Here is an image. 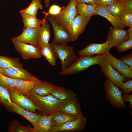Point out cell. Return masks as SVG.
Segmentation results:
<instances>
[{
  "mask_svg": "<svg viewBox=\"0 0 132 132\" xmlns=\"http://www.w3.org/2000/svg\"><path fill=\"white\" fill-rule=\"evenodd\" d=\"M60 111L77 118L84 117L81 110L80 104L76 97L66 101Z\"/></svg>",
  "mask_w": 132,
  "mask_h": 132,
  "instance_id": "obj_18",
  "label": "cell"
},
{
  "mask_svg": "<svg viewBox=\"0 0 132 132\" xmlns=\"http://www.w3.org/2000/svg\"><path fill=\"white\" fill-rule=\"evenodd\" d=\"M41 0H32L29 6L25 9L21 11L20 13L29 15L36 16L38 10L43 9L41 4Z\"/></svg>",
  "mask_w": 132,
  "mask_h": 132,
  "instance_id": "obj_32",
  "label": "cell"
},
{
  "mask_svg": "<svg viewBox=\"0 0 132 132\" xmlns=\"http://www.w3.org/2000/svg\"><path fill=\"white\" fill-rule=\"evenodd\" d=\"M1 70L2 74L10 78L25 80H30L38 78L22 68L11 67L1 68Z\"/></svg>",
  "mask_w": 132,
  "mask_h": 132,
  "instance_id": "obj_15",
  "label": "cell"
},
{
  "mask_svg": "<svg viewBox=\"0 0 132 132\" xmlns=\"http://www.w3.org/2000/svg\"><path fill=\"white\" fill-rule=\"evenodd\" d=\"M121 88L123 93L130 94L132 91V80L128 79L125 82H122Z\"/></svg>",
  "mask_w": 132,
  "mask_h": 132,
  "instance_id": "obj_37",
  "label": "cell"
},
{
  "mask_svg": "<svg viewBox=\"0 0 132 132\" xmlns=\"http://www.w3.org/2000/svg\"><path fill=\"white\" fill-rule=\"evenodd\" d=\"M106 98L113 106L119 109L126 108L122 98V90L115 86L111 82L106 79L104 84Z\"/></svg>",
  "mask_w": 132,
  "mask_h": 132,
  "instance_id": "obj_5",
  "label": "cell"
},
{
  "mask_svg": "<svg viewBox=\"0 0 132 132\" xmlns=\"http://www.w3.org/2000/svg\"><path fill=\"white\" fill-rule=\"evenodd\" d=\"M50 44L61 61L62 70L67 68L78 58L73 46L60 44L53 42Z\"/></svg>",
  "mask_w": 132,
  "mask_h": 132,
  "instance_id": "obj_4",
  "label": "cell"
},
{
  "mask_svg": "<svg viewBox=\"0 0 132 132\" xmlns=\"http://www.w3.org/2000/svg\"><path fill=\"white\" fill-rule=\"evenodd\" d=\"M117 2V0H97L95 4L97 5L106 7Z\"/></svg>",
  "mask_w": 132,
  "mask_h": 132,
  "instance_id": "obj_40",
  "label": "cell"
},
{
  "mask_svg": "<svg viewBox=\"0 0 132 132\" xmlns=\"http://www.w3.org/2000/svg\"><path fill=\"white\" fill-rule=\"evenodd\" d=\"M2 70L1 68L0 67V74H1Z\"/></svg>",
  "mask_w": 132,
  "mask_h": 132,
  "instance_id": "obj_47",
  "label": "cell"
},
{
  "mask_svg": "<svg viewBox=\"0 0 132 132\" xmlns=\"http://www.w3.org/2000/svg\"><path fill=\"white\" fill-rule=\"evenodd\" d=\"M54 115H42L37 126L33 128L34 132H49L51 128V119Z\"/></svg>",
  "mask_w": 132,
  "mask_h": 132,
  "instance_id": "obj_27",
  "label": "cell"
},
{
  "mask_svg": "<svg viewBox=\"0 0 132 132\" xmlns=\"http://www.w3.org/2000/svg\"><path fill=\"white\" fill-rule=\"evenodd\" d=\"M0 103L6 108L12 104L8 89L0 84Z\"/></svg>",
  "mask_w": 132,
  "mask_h": 132,
  "instance_id": "obj_33",
  "label": "cell"
},
{
  "mask_svg": "<svg viewBox=\"0 0 132 132\" xmlns=\"http://www.w3.org/2000/svg\"><path fill=\"white\" fill-rule=\"evenodd\" d=\"M128 30L129 39L117 47V50L119 52H122L132 48V27H129Z\"/></svg>",
  "mask_w": 132,
  "mask_h": 132,
  "instance_id": "obj_34",
  "label": "cell"
},
{
  "mask_svg": "<svg viewBox=\"0 0 132 132\" xmlns=\"http://www.w3.org/2000/svg\"><path fill=\"white\" fill-rule=\"evenodd\" d=\"M42 26L39 28L38 38V46H42L49 44L51 36L50 27L49 24L44 18L42 20Z\"/></svg>",
  "mask_w": 132,
  "mask_h": 132,
  "instance_id": "obj_21",
  "label": "cell"
},
{
  "mask_svg": "<svg viewBox=\"0 0 132 132\" xmlns=\"http://www.w3.org/2000/svg\"><path fill=\"white\" fill-rule=\"evenodd\" d=\"M129 39L128 30H125L110 27L108 33L106 41L112 48L117 47Z\"/></svg>",
  "mask_w": 132,
  "mask_h": 132,
  "instance_id": "obj_10",
  "label": "cell"
},
{
  "mask_svg": "<svg viewBox=\"0 0 132 132\" xmlns=\"http://www.w3.org/2000/svg\"><path fill=\"white\" fill-rule=\"evenodd\" d=\"M112 48L106 41L101 44L91 43L79 51L78 55L81 56H92L95 55H106L110 53Z\"/></svg>",
  "mask_w": 132,
  "mask_h": 132,
  "instance_id": "obj_11",
  "label": "cell"
},
{
  "mask_svg": "<svg viewBox=\"0 0 132 132\" xmlns=\"http://www.w3.org/2000/svg\"><path fill=\"white\" fill-rule=\"evenodd\" d=\"M96 6L95 3L87 5L84 3L77 4V9L79 15L83 18L91 17L95 15V9Z\"/></svg>",
  "mask_w": 132,
  "mask_h": 132,
  "instance_id": "obj_28",
  "label": "cell"
},
{
  "mask_svg": "<svg viewBox=\"0 0 132 132\" xmlns=\"http://www.w3.org/2000/svg\"><path fill=\"white\" fill-rule=\"evenodd\" d=\"M12 42L15 49L24 59L39 58L42 56L38 46L17 41Z\"/></svg>",
  "mask_w": 132,
  "mask_h": 132,
  "instance_id": "obj_8",
  "label": "cell"
},
{
  "mask_svg": "<svg viewBox=\"0 0 132 132\" xmlns=\"http://www.w3.org/2000/svg\"><path fill=\"white\" fill-rule=\"evenodd\" d=\"M31 99L39 110L44 114H53L60 111L61 107L66 101L59 100L50 94L43 96H40L30 91L26 96Z\"/></svg>",
  "mask_w": 132,
  "mask_h": 132,
  "instance_id": "obj_1",
  "label": "cell"
},
{
  "mask_svg": "<svg viewBox=\"0 0 132 132\" xmlns=\"http://www.w3.org/2000/svg\"><path fill=\"white\" fill-rule=\"evenodd\" d=\"M44 18L50 22L54 33L53 42L62 45H67L69 42L72 41L69 33L49 15H45Z\"/></svg>",
  "mask_w": 132,
  "mask_h": 132,
  "instance_id": "obj_7",
  "label": "cell"
},
{
  "mask_svg": "<svg viewBox=\"0 0 132 132\" xmlns=\"http://www.w3.org/2000/svg\"><path fill=\"white\" fill-rule=\"evenodd\" d=\"M0 84L8 88H15V80L13 78L6 77L0 74Z\"/></svg>",
  "mask_w": 132,
  "mask_h": 132,
  "instance_id": "obj_35",
  "label": "cell"
},
{
  "mask_svg": "<svg viewBox=\"0 0 132 132\" xmlns=\"http://www.w3.org/2000/svg\"><path fill=\"white\" fill-rule=\"evenodd\" d=\"M127 5V12L132 11V0L126 1Z\"/></svg>",
  "mask_w": 132,
  "mask_h": 132,
  "instance_id": "obj_42",
  "label": "cell"
},
{
  "mask_svg": "<svg viewBox=\"0 0 132 132\" xmlns=\"http://www.w3.org/2000/svg\"><path fill=\"white\" fill-rule=\"evenodd\" d=\"M95 14L105 18L114 28L123 29L125 27L119 19L114 17L109 12L105 7L96 5Z\"/></svg>",
  "mask_w": 132,
  "mask_h": 132,
  "instance_id": "obj_19",
  "label": "cell"
},
{
  "mask_svg": "<svg viewBox=\"0 0 132 132\" xmlns=\"http://www.w3.org/2000/svg\"><path fill=\"white\" fill-rule=\"evenodd\" d=\"M101 72L107 79L115 86L121 90V86L122 82L127 80L111 66L107 60L102 65H99Z\"/></svg>",
  "mask_w": 132,
  "mask_h": 132,
  "instance_id": "obj_12",
  "label": "cell"
},
{
  "mask_svg": "<svg viewBox=\"0 0 132 132\" xmlns=\"http://www.w3.org/2000/svg\"><path fill=\"white\" fill-rule=\"evenodd\" d=\"M39 28H23L20 35L12 38V41H17L38 46Z\"/></svg>",
  "mask_w": 132,
  "mask_h": 132,
  "instance_id": "obj_13",
  "label": "cell"
},
{
  "mask_svg": "<svg viewBox=\"0 0 132 132\" xmlns=\"http://www.w3.org/2000/svg\"><path fill=\"white\" fill-rule=\"evenodd\" d=\"M107 60L106 55H97L95 56H81L78 57L67 68L62 70L61 75H69L83 71L90 66L103 64Z\"/></svg>",
  "mask_w": 132,
  "mask_h": 132,
  "instance_id": "obj_2",
  "label": "cell"
},
{
  "mask_svg": "<svg viewBox=\"0 0 132 132\" xmlns=\"http://www.w3.org/2000/svg\"><path fill=\"white\" fill-rule=\"evenodd\" d=\"M39 48L42 55L45 57L51 66H55L58 57L50 44L49 43Z\"/></svg>",
  "mask_w": 132,
  "mask_h": 132,
  "instance_id": "obj_26",
  "label": "cell"
},
{
  "mask_svg": "<svg viewBox=\"0 0 132 132\" xmlns=\"http://www.w3.org/2000/svg\"><path fill=\"white\" fill-rule=\"evenodd\" d=\"M11 102L24 110L35 112L36 110H39L33 101L26 96L22 94L15 88H8Z\"/></svg>",
  "mask_w": 132,
  "mask_h": 132,
  "instance_id": "obj_6",
  "label": "cell"
},
{
  "mask_svg": "<svg viewBox=\"0 0 132 132\" xmlns=\"http://www.w3.org/2000/svg\"><path fill=\"white\" fill-rule=\"evenodd\" d=\"M119 19L125 27H132V11L126 12Z\"/></svg>",
  "mask_w": 132,
  "mask_h": 132,
  "instance_id": "obj_36",
  "label": "cell"
},
{
  "mask_svg": "<svg viewBox=\"0 0 132 132\" xmlns=\"http://www.w3.org/2000/svg\"><path fill=\"white\" fill-rule=\"evenodd\" d=\"M91 17L83 18L78 14L73 20L71 24L70 33L72 41L76 40L83 33Z\"/></svg>",
  "mask_w": 132,
  "mask_h": 132,
  "instance_id": "obj_16",
  "label": "cell"
},
{
  "mask_svg": "<svg viewBox=\"0 0 132 132\" xmlns=\"http://www.w3.org/2000/svg\"><path fill=\"white\" fill-rule=\"evenodd\" d=\"M65 7H60L59 6L54 4L50 7L48 12H44L45 15H55L59 13Z\"/></svg>",
  "mask_w": 132,
  "mask_h": 132,
  "instance_id": "obj_38",
  "label": "cell"
},
{
  "mask_svg": "<svg viewBox=\"0 0 132 132\" xmlns=\"http://www.w3.org/2000/svg\"><path fill=\"white\" fill-rule=\"evenodd\" d=\"M0 67L1 68L11 67L23 68V65L18 58H13L0 55Z\"/></svg>",
  "mask_w": 132,
  "mask_h": 132,
  "instance_id": "obj_29",
  "label": "cell"
},
{
  "mask_svg": "<svg viewBox=\"0 0 132 132\" xmlns=\"http://www.w3.org/2000/svg\"><path fill=\"white\" fill-rule=\"evenodd\" d=\"M50 94L61 100L67 101L73 99L76 94L71 90L66 89L61 86H57L52 90Z\"/></svg>",
  "mask_w": 132,
  "mask_h": 132,
  "instance_id": "obj_23",
  "label": "cell"
},
{
  "mask_svg": "<svg viewBox=\"0 0 132 132\" xmlns=\"http://www.w3.org/2000/svg\"><path fill=\"white\" fill-rule=\"evenodd\" d=\"M6 109L11 111L19 114L26 119L32 124L33 128L37 126L42 116L23 109L12 103L10 106Z\"/></svg>",
  "mask_w": 132,
  "mask_h": 132,
  "instance_id": "obj_17",
  "label": "cell"
},
{
  "mask_svg": "<svg viewBox=\"0 0 132 132\" xmlns=\"http://www.w3.org/2000/svg\"><path fill=\"white\" fill-rule=\"evenodd\" d=\"M13 78L15 80V88L26 96L28 95L29 92L35 85L43 82L38 78L30 80Z\"/></svg>",
  "mask_w": 132,
  "mask_h": 132,
  "instance_id": "obj_20",
  "label": "cell"
},
{
  "mask_svg": "<svg viewBox=\"0 0 132 132\" xmlns=\"http://www.w3.org/2000/svg\"><path fill=\"white\" fill-rule=\"evenodd\" d=\"M50 0H44L45 7L46 8L48 7L50 5Z\"/></svg>",
  "mask_w": 132,
  "mask_h": 132,
  "instance_id": "obj_44",
  "label": "cell"
},
{
  "mask_svg": "<svg viewBox=\"0 0 132 132\" xmlns=\"http://www.w3.org/2000/svg\"><path fill=\"white\" fill-rule=\"evenodd\" d=\"M107 60L111 67L127 80L132 78V69L110 53L106 55Z\"/></svg>",
  "mask_w": 132,
  "mask_h": 132,
  "instance_id": "obj_14",
  "label": "cell"
},
{
  "mask_svg": "<svg viewBox=\"0 0 132 132\" xmlns=\"http://www.w3.org/2000/svg\"><path fill=\"white\" fill-rule=\"evenodd\" d=\"M77 119L64 112L60 111H58L54 114L51 119V127L67 121L75 120Z\"/></svg>",
  "mask_w": 132,
  "mask_h": 132,
  "instance_id": "obj_25",
  "label": "cell"
},
{
  "mask_svg": "<svg viewBox=\"0 0 132 132\" xmlns=\"http://www.w3.org/2000/svg\"><path fill=\"white\" fill-rule=\"evenodd\" d=\"M8 130L9 132H34L33 127L23 126L16 120L13 121L10 123Z\"/></svg>",
  "mask_w": 132,
  "mask_h": 132,
  "instance_id": "obj_31",
  "label": "cell"
},
{
  "mask_svg": "<svg viewBox=\"0 0 132 132\" xmlns=\"http://www.w3.org/2000/svg\"><path fill=\"white\" fill-rule=\"evenodd\" d=\"M90 2L93 3H95L96 2L97 0H88Z\"/></svg>",
  "mask_w": 132,
  "mask_h": 132,
  "instance_id": "obj_46",
  "label": "cell"
},
{
  "mask_svg": "<svg viewBox=\"0 0 132 132\" xmlns=\"http://www.w3.org/2000/svg\"><path fill=\"white\" fill-rule=\"evenodd\" d=\"M128 0H117L118 2H125Z\"/></svg>",
  "mask_w": 132,
  "mask_h": 132,
  "instance_id": "obj_45",
  "label": "cell"
},
{
  "mask_svg": "<svg viewBox=\"0 0 132 132\" xmlns=\"http://www.w3.org/2000/svg\"><path fill=\"white\" fill-rule=\"evenodd\" d=\"M122 98L123 101L130 102L129 107L131 110L132 109V95L123 93L122 94Z\"/></svg>",
  "mask_w": 132,
  "mask_h": 132,
  "instance_id": "obj_41",
  "label": "cell"
},
{
  "mask_svg": "<svg viewBox=\"0 0 132 132\" xmlns=\"http://www.w3.org/2000/svg\"><path fill=\"white\" fill-rule=\"evenodd\" d=\"M119 60L132 69V53L131 52L119 58Z\"/></svg>",
  "mask_w": 132,
  "mask_h": 132,
  "instance_id": "obj_39",
  "label": "cell"
},
{
  "mask_svg": "<svg viewBox=\"0 0 132 132\" xmlns=\"http://www.w3.org/2000/svg\"><path fill=\"white\" fill-rule=\"evenodd\" d=\"M77 3L76 0H70L68 5L59 13L55 15L49 14L69 33L71 23L79 14L77 8Z\"/></svg>",
  "mask_w": 132,
  "mask_h": 132,
  "instance_id": "obj_3",
  "label": "cell"
},
{
  "mask_svg": "<svg viewBox=\"0 0 132 132\" xmlns=\"http://www.w3.org/2000/svg\"><path fill=\"white\" fill-rule=\"evenodd\" d=\"M25 28H39L43 20L37 18L36 16H31L21 14Z\"/></svg>",
  "mask_w": 132,
  "mask_h": 132,
  "instance_id": "obj_30",
  "label": "cell"
},
{
  "mask_svg": "<svg viewBox=\"0 0 132 132\" xmlns=\"http://www.w3.org/2000/svg\"><path fill=\"white\" fill-rule=\"evenodd\" d=\"M57 87L51 82L45 81L35 85L30 91L39 96H45L50 95L51 91Z\"/></svg>",
  "mask_w": 132,
  "mask_h": 132,
  "instance_id": "obj_22",
  "label": "cell"
},
{
  "mask_svg": "<svg viewBox=\"0 0 132 132\" xmlns=\"http://www.w3.org/2000/svg\"><path fill=\"white\" fill-rule=\"evenodd\" d=\"M87 123V119L84 116L62 124L52 127L49 132H74L83 131Z\"/></svg>",
  "mask_w": 132,
  "mask_h": 132,
  "instance_id": "obj_9",
  "label": "cell"
},
{
  "mask_svg": "<svg viewBox=\"0 0 132 132\" xmlns=\"http://www.w3.org/2000/svg\"><path fill=\"white\" fill-rule=\"evenodd\" d=\"M106 7L110 13L118 19L127 12L126 1L122 2H117Z\"/></svg>",
  "mask_w": 132,
  "mask_h": 132,
  "instance_id": "obj_24",
  "label": "cell"
},
{
  "mask_svg": "<svg viewBox=\"0 0 132 132\" xmlns=\"http://www.w3.org/2000/svg\"><path fill=\"white\" fill-rule=\"evenodd\" d=\"M78 3H84L87 5L92 4L93 3L88 0H76Z\"/></svg>",
  "mask_w": 132,
  "mask_h": 132,
  "instance_id": "obj_43",
  "label": "cell"
}]
</instances>
